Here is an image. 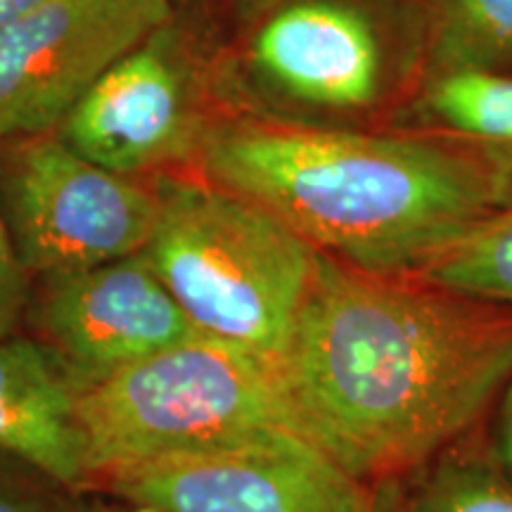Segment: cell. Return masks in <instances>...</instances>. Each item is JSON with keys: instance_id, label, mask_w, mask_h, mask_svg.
<instances>
[{"instance_id": "14", "label": "cell", "mask_w": 512, "mask_h": 512, "mask_svg": "<svg viewBox=\"0 0 512 512\" xmlns=\"http://www.w3.org/2000/svg\"><path fill=\"white\" fill-rule=\"evenodd\" d=\"M430 41L441 72L512 69V0H430Z\"/></svg>"}, {"instance_id": "8", "label": "cell", "mask_w": 512, "mask_h": 512, "mask_svg": "<svg viewBox=\"0 0 512 512\" xmlns=\"http://www.w3.org/2000/svg\"><path fill=\"white\" fill-rule=\"evenodd\" d=\"M169 19V0H46L5 24L0 140L60 128L100 76Z\"/></svg>"}, {"instance_id": "1", "label": "cell", "mask_w": 512, "mask_h": 512, "mask_svg": "<svg viewBox=\"0 0 512 512\" xmlns=\"http://www.w3.org/2000/svg\"><path fill=\"white\" fill-rule=\"evenodd\" d=\"M275 366L302 439L375 489L494 406L512 375V309L318 252Z\"/></svg>"}, {"instance_id": "21", "label": "cell", "mask_w": 512, "mask_h": 512, "mask_svg": "<svg viewBox=\"0 0 512 512\" xmlns=\"http://www.w3.org/2000/svg\"><path fill=\"white\" fill-rule=\"evenodd\" d=\"M370 512H401L399 498H396L394 482L380 484L373 489V508Z\"/></svg>"}, {"instance_id": "18", "label": "cell", "mask_w": 512, "mask_h": 512, "mask_svg": "<svg viewBox=\"0 0 512 512\" xmlns=\"http://www.w3.org/2000/svg\"><path fill=\"white\" fill-rule=\"evenodd\" d=\"M496 408L494 444H491V458L501 467V472L512 482V375L505 382Z\"/></svg>"}, {"instance_id": "20", "label": "cell", "mask_w": 512, "mask_h": 512, "mask_svg": "<svg viewBox=\"0 0 512 512\" xmlns=\"http://www.w3.org/2000/svg\"><path fill=\"white\" fill-rule=\"evenodd\" d=\"M79 512H143V510H138V508H133V505L119 501V498L107 501V498H102V496H95V498L79 496Z\"/></svg>"}, {"instance_id": "9", "label": "cell", "mask_w": 512, "mask_h": 512, "mask_svg": "<svg viewBox=\"0 0 512 512\" xmlns=\"http://www.w3.org/2000/svg\"><path fill=\"white\" fill-rule=\"evenodd\" d=\"M60 136L95 164L136 176L200 152V93L169 22L112 64L60 124Z\"/></svg>"}, {"instance_id": "2", "label": "cell", "mask_w": 512, "mask_h": 512, "mask_svg": "<svg viewBox=\"0 0 512 512\" xmlns=\"http://www.w3.org/2000/svg\"><path fill=\"white\" fill-rule=\"evenodd\" d=\"M200 162L318 252L380 275L415 278L503 209L475 150L422 138L245 121L209 131Z\"/></svg>"}, {"instance_id": "4", "label": "cell", "mask_w": 512, "mask_h": 512, "mask_svg": "<svg viewBox=\"0 0 512 512\" xmlns=\"http://www.w3.org/2000/svg\"><path fill=\"white\" fill-rule=\"evenodd\" d=\"M76 420L91 486L121 467L235 444L271 432L297 437L278 366L195 335L79 394Z\"/></svg>"}, {"instance_id": "17", "label": "cell", "mask_w": 512, "mask_h": 512, "mask_svg": "<svg viewBox=\"0 0 512 512\" xmlns=\"http://www.w3.org/2000/svg\"><path fill=\"white\" fill-rule=\"evenodd\" d=\"M34 278L24 271L0 207V339L17 335L24 323Z\"/></svg>"}, {"instance_id": "3", "label": "cell", "mask_w": 512, "mask_h": 512, "mask_svg": "<svg viewBox=\"0 0 512 512\" xmlns=\"http://www.w3.org/2000/svg\"><path fill=\"white\" fill-rule=\"evenodd\" d=\"M143 249L202 335L278 363L309 292L318 249L238 192L162 176Z\"/></svg>"}, {"instance_id": "12", "label": "cell", "mask_w": 512, "mask_h": 512, "mask_svg": "<svg viewBox=\"0 0 512 512\" xmlns=\"http://www.w3.org/2000/svg\"><path fill=\"white\" fill-rule=\"evenodd\" d=\"M427 110L470 140L496 176L501 207H512V76L494 72H439L427 91Z\"/></svg>"}, {"instance_id": "16", "label": "cell", "mask_w": 512, "mask_h": 512, "mask_svg": "<svg viewBox=\"0 0 512 512\" xmlns=\"http://www.w3.org/2000/svg\"><path fill=\"white\" fill-rule=\"evenodd\" d=\"M79 496L0 448V512H79Z\"/></svg>"}, {"instance_id": "13", "label": "cell", "mask_w": 512, "mask_h": 512, "mask_svg": "<svg viewBox=\"0 0 512 512\" xmlns=\"http://www.w3.org/2000/svg\"><path fill=\"white\" fill-rule=\"evenodd\" d=\"M394 486L401 512H512V482L475 448L451 446Z\"/></svg>"}, {"instance_id": "7", "label": "cell", "mask_w": 512, "mask_h": 512, "mask_svg": "<svg viewBox=\"0 0 512 512\" xmlns=\"http://www.w3.org/2000/svg\"><path fill=\"white\" fill-rule=\"evenodd\" d=\"M24 323L31 339L83 394L159 351L202 335L145 252L38 275Z\"/></svg>"}, {"instance_id": "10", "label": "cell", "mask_w": 512, "mask_h": 512, "mask_svg": "<svg viewBox=\"0 0 512 512\" xmlns=\"http://www.w3.org/2000/svg\"><path fill=\"white\" fill-rule=\"evenodd\" d=\"M252 60L292 98L366 107L380 93L382 53L368 19L337 0H297L256 31Z\"/></svg>"}, {"instance_id": "19", "label": "cell", "mask_w": 512, "mask_h": 512, "mask_svg": "<svg viewBox=\"0 0 512 512\" xmlns=\"http://www.w3.org/2000/svg\"><path fill=\"white\" fill-rule=\"evenodd\" d=\"M43 3H46V0H0V29H3L5 24L24 17L27 12L36 10L38 5Z\"/></svg>"}, {"instance_id": "5", "label": "cell", "mask_w": 512, "mask_h": 512, "mask_svg": "<svg viewBox=\"0 0 512 512\" xmlns=\"http://www.w3.org/2000/svg\"><path fill=\"white\" fill-rule=\"evenodd\" d=\"M0 207L31 278L143 252L159 214L155 185L95 164L60 133L0 157Z\"/></svg>"}, {"instance_id": "15", "label": "cell", "mask_w": 512, "mask_h": 512, "mask_svg": "<svg viewBox=\"0 0 512 512\" xmlns=\"http://www.w3.org/2000/svg\"><path fill=\"white\" fill-rule=\"evenodd\" d=\"M415 278L512 309V207L484 219Z\"/></svg>"}, {"instance_id": "11", "label": "cell", "mask_w": 512, "mask_h": 512, "mask_svg": "<svg viewBox=\"0 0 512 512\" xmlns=\"http://www.w3.org/2000/svg\"><path fill=\"white\" fill-rule=\"evenodd\" d=\"M76 403V387L34 339H0V448L83 494L91 477Z\"/></svg>"}, {"instance_id": "6", "label": "cell", "mask_w": 512, "mask_h": 512, "mask_svg": "<svg viewBox=\"0 0 512 512\" xmlns=\"http://www.w3.org/2000/svg\"><path fill=\"white\" fill-rule=\"evenodd\" d=\"M143 512H370L373 489L292 432L121 467L98 484Z\"/></svg>"}]
</instances>
